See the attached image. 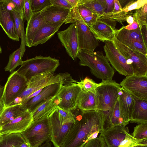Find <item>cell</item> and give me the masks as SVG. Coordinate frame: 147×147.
<instances>
[{
	"label": "cell",
	"instance_id": "6da1fadb",
	"mask_svg": "<svg viewBox=\"0 0 147 147\" xmlns=\"http://www.w3.org/2000/svg\"><path fill=\"white\" fill-rule=\"evenodd\" d=\"M79 110L74 114L75 121L60 147H83L104 130L107 117L105 112L98 110Z\"/></svg>",
	"mask_w": 147,
	"mask_h": 147
},
{
	"label": "cell",
	"instance_id": "7a4b0ae2",
	"mask_svg": "<svg viewBox=\"0 0 147 147\" xmlns=\"http://www.w3.org/2000/svg\"><path fill=\"white\" fill-rule=\"evenodd\" d=\"M77 57L80 60V65L88 67L96 78L102 80H112L114 69L102 51L79 50Z\"/></svg>",
	"mask_w": 147,
	"mask_h": 147
},
{
	"label": "cell",
	"instance_id": "3957f363",
	"mask_svg": "<svg viewBox=\"0 0 147 147\" xmlns=\"http://www.w3.org/2000/svg\"><path fill=\"white\" fill-rule=\"evenodd\" d=\"M76 82L68 72L58 74L46 73L34 76L28 81L23 91L10 105L21 104L32 94L51 84L61 83L65 85Z\"/></svg>",
	"mask_w": 147,
	"mask_h": 147
},
{
	"label": "cell",
	"instance_id": "277c9868",
	"mask_svg": "<svg viewBox=\"0 0 147 147\" xmlns=\"http://www.w3.org/2000/svg\"><path fill=\"white\" fill-rule=\"evenodd\" d=\"M59 65V60L55 58L39 55L23 61L16 71L28 81L32 77L41 74L54 73Z\"/></svg>",
	"mask_w": 147,
	"mask_h": 147
},
{
	"label": "cell",
	"instance_id": "5b68a950",
	"mask_svg": "<svg viewBox=\"0 0 147 147\" xmlns=\"http://www.w3.org/2000/svg\"><path fill=\"white\" fill-rule=\"evenodd\" d=\"M76 7L71 9L69 15L64 23L75 24L77 30L79 50L94 51L98 45V40L95 38L89 27L81 18Z\"/></svg>",
	"mask_w": 147,
	"mask_h": 147
},
{
	"label": "cell",
	"instance_id": "8992f818",
	"mask_svg": "<svg viewBox=\"0 0 147 147\" xmlns=\"http://www.w3.org/2000/svg\"><path fill=\"white\" fill-rule=\"evenodd\" d=\"M121 88L119 84L113 80H102L95 90L97 109L105 113L109 111L119 98Z\"/></svg>",
	"mask_w": 147,
	"mask_h": 147
},
{
	"label": "cell",
	"instance_id": "52a82bcc",
	"mask_svg": "<svg viewBox=\"0 0 147 147\" xmlns=\"http://www.w3.org/2000/svg\"><path fill=\"white\" fill-rule=\"evenodd\" d=\"M48 116L34 121L21 133L31 147H39L50 140L51 129Z\"/></svg>",
	"mask_w": 147,
	"mask_h": 147
},
{
	"label": "cell",
	"instance_id": "ba28073f",
	"mask_svg": "<svg viewBox=\"0 0 147 147\" xmlns=\"http://www.w3.org/2000/svg\"><path fill=\"white\" fill-rule=\"evenodd\" d=\"M28 81L15 71L11 73L4 88L1 99L5 107L9 106L26 87Z\"/></svg>",
	"mask_w": 147,
	"mask_h": 147
},
{
	"label": "cell",
	"instance_id": "9c48e42d",
	"mask_svg": "<svg viewBox=\"0 0 147 147\" xmlns=\"http://www.w3.org/2000/svg\"><path fill=\"white\" fill-rule=\"evenodd\" d=\"M113 41L119 52L127 59L132 67L134 74L147 75V56L130 49L115 37Z\"/></svg>",
	"mask_w": 147,
	"mask_h": 147
},
{
	"label": "cell",
	"instance_id": "30bf717a",
	"mask_svg": "<svg viewBox=\"0 0 147 147\" xmlns=\"http://www.w3.org/2000/svg\"><path fill=\"white\" fill-rule=\"evenodd\" d=\"M103 48L107 59L119 74L126 77L134 74L131 65L119 52L113 41L105 42Z\"/></svg>",
	"mask_w": 147,
	"mask_h": 147
},
{
	"label": "cell",
	"instance_id": "8fae6325",
	"mask_svg": "<svg viewBox=\"0 0 147 147\" xmlns=\"http://www.w3.org/2000/svg\"><path fill=\"white\" fill-rule=\"evenodd\" d=\"M81 90L75 82L63 85L55 97L56 106L66 110H75L77 108L78 98Z\"/></svg>",
	"mask_w": 147,
	"mask_h": 147
},
{
	"label": "cell",
	"instance_id": "7c38bea8",
	"mask_svg": "<svg viewBox=\"0 0 147 147\" xmlns=\"http://www.w3.org/2000/svg\"><path fill=\"white\" fill-rule=\"evenodd\" d=\"M50 126V141L55 147H60L67 136L72 122L63 123L56 108L49 116Z\"/></svg>",
	"mask_w": 147,
	"mask_h": 147
},
{
	"label": "cell",
	"instance_id": "4fadbf2b",
	"mask_svg": "<svg viewBox=\"0 0 147 147\" xmlns=\"http://www.w3.org/2000/svg\"><path fill=\"white\" fill-rule=\"evenodd\" d=\"M119 85L133 96L147 100V75L127 76Z\"/></svg>",
	"mask_w": 147,
	"mask_h": 147
},
{
	"label": "cell",
	"instance_id": "5bb4252c",
	"mask_svg": "<svg viewBox=\"0 0 147 147\" xmlns=\"http://www.w3.org/2000/svg\"><path fill=\"white\" fill-rule=\"evenodd\" d=\"M116 22L106 18H99L90 29L95 38L103 42L113 41L117 30Z\"/></svg>",
	"mask_w": 147,
	"mask_h": 147
},
{
	"label": "cell",
	"instance_id": "9a60e30c",
	"mask_svg": "<svg viewBox=\"0 0 147 147\" xmlns=\"http://www.w3.org/2000/svg\"><path fill=\"white\" fill-rule=\"evenodd\" d=\"M58 37L69 56L74 60L79 50L78 36L75 24H71L66 29L59 31Z\"/></svg>",
	"mask_w": 147,
	"mask_h": 147
},
{
	"label": "cell",
	"instance_id": "2e32d148",
	"mask_svg": "<svg viewBox=\"0 0 147 147\" xmlns=\"http://www.w3.org/2000/svg\"><path fill=\"white\" fill-rule=\"evenodd\" d=\"M63 85L61 83L51 84L44 87L37 95L26 102L24 104L31 113L39 105L55 97Z\"/></svg>",
	"mask_w": 147,
	"mask_h": 147
},
{
	"label": "cell",
	"instance_id": "e0dca14e",
	"mask_svg": "<svg viewBox=\"0 0 147 147\" xmlns=\"http://www.w3.org/2000/svg\"><path fill=\"white\" fill-rule=\"evenodd\" d=\"M33 121L32 113L28 111L3 125L0 133L3 135L22 133L28 128Z\"/></svg>",
	"mask_w": 147,
	"mask_h": 147
},
{
	"label": "cell",
	"instance_id": "ac0fdd59",
	"mask_svg": "<svg viewBox=\"0 0 147 147\" xmlns=\"http://www.w3.org/2000/svg\"><path fill=\"white\" fill-rule=\"evenodd\" d=\"M0 25L9 38L14 40L19 41L11 11L3 0L0 1Z\"/></svg>",
	"mask_w": 147,
	"mask_h": 147
},
{
	"label": "cell",
	"instance_id": "d6986e66",
	"mask_svg": "<svg viewBox=\"0 0 147 147\" xmlns=\"http://www.w3.org/2000/svg\"><path fill=\"white\" fill-rule=\"evenodd\" d=\"M40 12L46 23L53 24L65 22L69 15L71 10L51 5Z\"/></svg>",
	"mask_w": 147,
	"mask_h": 147
},
{
	"label": "cell",
	"instance_id": "ffe728a7",
	"mask_svg": "<svg viewBox=\"0 0 147 147\" xmlns=\"http://www.w3.org/2000/svg\"><path fill=\"white\" fill-rule=\"evenodd\" d=\"M106 114L104 129L116 126L125 127L129 122L122 112L119 98L113 107Z\"/></svg>",
	"mask_w": 147,
	"mask_h": 147
},
{
	"label": "cell",
	"instance_id": "44dd1931",
	"mask_svg": "<svg viewBox=\"0 0 147 147\" xmlns=\"http://www.w3.org/2000/svg\"><path fill=\"white\" fill-rule=\"evenodd\" d=\"M125 127L116 126L104 129L100 135L107 147H117L125 136Z\"/></svg>",
	"mask_w": 147,
	"mask_h": 147
},
{
	"label": "cell",
	"instance_id": "7402d4cb",
	"mask_svg": "<svg viewBox=\"0 0 147 147\" xmlns=\"http://www.w3.org/2000/svg\"><path fill=\"white\" fill-rule=\"evenodd\" d=\"M64 22L53 24L45 23L39 28L33 39L32 46L43 44L50 39L58 30Z\"/></svg>",
	"mask_w": 147,
	"mask_h": 147
},
{
	"label": "cell",
	"instance_id": "603a6c76",
	"mask_svg": "<svg viewBox=\"0 0 147 147\" xmlns=\"http://www.w3.org/2000/svg\"><path fill=\"white\" fill-rule=\"evenodd\" d=\"M40 11L33 12L27 22L25 33V45L29 47H32V41L35 34L45 23Z\"/></svg>",
	"mask_w": 147,
	"mask_h": 147
},
{
	"label": "cell",
	"instance_id": "cb8c5ba5",
	"mask_svg": "<svg viewBox=\"0 0 147 147\" xmlns=\"http://www.w3.org/2000/svg\"><path fill=\"white\" fill-rule=\"evenodd\" d=\"M28 111L23 104H19L5 107L0 114V130L5 124Z\"/></svg>",
	"mask_w": 147,
	"mask_h": 147
},
{
	"label": "cell",
	"instance_id": "d4e9b609",
	"mask_svg": "<svg viewBox=\"0 0 147 147\" xmlns=\"http://www.w3.org/2000/svg\"><path fill=\"white\" fill-rule=\"evenodd\" d=\"M77 108L82 111L97 110L95 92L82 90L78 96Z\"/></svg>",
	"mask_w": 147,
	"mask_h": 147
},
{
	"label": "cell",
	"instance_id": "484cf974",
	"mask_svg": "<svg viewBox=\"0 0 147 147\" xmlns=\"http://www.w3.org/2000/svg\"><path fill=\"white\" fill-rule=\"evenodd\" d=\"M132 96L134 100L135 104L131 120L130 122L139 124L147 123V100Z\"/></svg>",
	"mask_w": 147,
	"mask_h": 147
},
{
	"label": "cell",
	"instance_id": "4316f807",
	"mask_svg": "<svg viewBox=\"0 0 147 147\" xmlns=\"http://www.w3.org/2000/svg\"><path fill=\"white\" fill-rule=\"evenodd\" d=\"M119 98L120 107L124 115L130 122L131 120L135 101L133 96L121 87Z\"/></svg>",
	"mask_w": 147,
	"mask_h": 147
},
{
	"label": "cell",
	"instance_id": "83f0119b",
	"mask_svg": "<svg viewBox=\"0 0 147 147\" xmlns=\"http://www.w3.org/2000/svg\"><path fill=\"white\" fill-rule=\"evenodd\" d=\"M115 37L121 42L134 40L144 44L140 27L136 30H129L124 29L122 27L119 29L117 30Z\"/></svg>",
	"mask_w": 147,
	"mask_h": 147
},
{
	"label": "cell",
	"instance_id": "f1b7e54d",
	"mask_svg": "<svg viewBox=\"0 0 147 147\" xmlns=\"http://www.w3.org/2000/svg\"><path fill=\"white\" fill-rule=\"evenodd\" d=\"M55 97L46 101L39 105L32 113L33 121L46 116H49L56 109Z\"/></svg>",
	"mask_w": 147,
	"mask_h": 147
},
{
	"label": "cell",
	"instance_id": "f546056e",
	"mask_svg": "<svg viewBox=\"0 0 147 147\" xmlns=\"http://www.w3.org/2000/svg\"><path fill=\"white\" fill-rule=\"evenodd\" d=\"M25 51V48L20 46V48L12 53L9 56L7 64L5 70L12 73L18 66L21 65L23 61L22 58Z\"/></svg>",
	"mask_w": 147,
	"mask_h": 147
},
{
	"label": "cell",
	"instance_id": "4dcf8cb0",
	"mask_svg": "<svg viewBox=\"0 0 147 147\" xmlns=\"http://www.w3.org/2000/svg\"><path fill=\"white\" fill-rule=\"evenodd\" d=\"M11 11L14 21L16 34L19 38L21 39V45L25 47L23 13L18 11L14 8Z\"/></svg>",
	"mask_w": 147,
	"mask_h": 147
},
{
	"label": "cell",
	"instance_id": "1f68e13d",
	"mask_svg": "<svg viewBox=\"0 0 147 147\" xmlns=\"http://www.w3.org/2000/svg\"><path fill=\"white\" fill-rule=\"evenodd\" d=\"M2 136L0 147H14L16 144L25 139L21 133L5 134Z\"/></svg>",
	"mask_w": 147,
	"mask_h": 147
},
{
	"label": "cell",
	"instance_id": "d6a6232c",
	"mask_svg": "<svg viewBox=\"0 0 147 147\" xmlns=\"http://www.w3.org/2000/svg\"><path fill=\"white\" fill-rule=\"evenodd\" d=\"M124 139L117 147H134L138 146H147V138L139 139L134 138L126 130Z\"/></svg>",
	"mask_w": 147,
	"mask_h": 147
},
{
	"label": "cell",
	"instance_id": "836d02e7",
	"mask_svg": "<svg viewBox=\"0 0 147 147\" xmlns=\"http://www.w3.org/2000/svg\"><path fill=\"white\" fill-rule=\"evenodd\" d=\"M79 4L89 9L99 18L104 13V8L99 0H80Z\"/></svg>",
	"mask_w": 147,
	"mask_h": 147
},
{
	"label": "cell",
	"instance_id": "e575fe53",
	"mask_svg": "<svg viewBox=\"0 0 147 147\" xmlns=\"http://www.w3.org/2000/svg\"><path fill=\"white\" fill-rule=\"evenodd\" d=\"M135 10L133 15L134 21L138 23L140 28L144 25L147 26V3Z\"/></svg>",
	"mask_w": 147,
	"mask_h": 147
},
{
	"label": "cell",
	"instance_id": "d590c367",
	"mask_svg": "<svg viewBox=\"0 0 147 147\" xmlns=\"http://www.w3.org/2000/svg\"><path fill=\"white\" fill-rule=\"evenodd\" d=\"M76 83L82 90L94 92H95L96 89L100 84V83H96L93 80L87 77L80 82H76Z\"/></svg>",
	"mask_w": 147,
	"mask_h": 147
},
{
	"label": "cell",
	"instance_id": "8d00e7d4",
	"mask_svg": "<svg viewBox=\"0 0 147 147\" xmlns=\"http://www.w3.org/2000/svg\"><path fill=\"white\" fill-rule=\"evenodd\" d=\"M121 43L130 49L138 51L147 56V47L143 43L134 40Z\"/></svg>",
	"mask_w": 147,
	"mask_h": 147
},
{
	"label": "cell",
	"instance_id": "74e56055",
	"mask_svg": "<svg viewBox=\"0 0 147 147\" xmlns=\"http://www.w3.org/2000/svg\"><path fill=\"white\" fill-rule=\"evenodd\" d=\"M56 109L59 113L60 119L63 123H75V115L71 111L65 110L58 106H56Z\"/></svg>",
	"mask_w": 147,
	"mask_h": 147
},
{
	"label": "cell",
	"instance_id": "f35d334b",
	"mask_svg": "<svg viewBox=\"0 0 147 147\" xmlns=\"http://www.w3.org/2000/svg\"><path fill=\"white\" fill-rule=\"evenodd\" d=\"M131 135L137 139L147 138V123H141L136 125Z\"/></svg>",
	"mask_w": 147,
	"mask_h": 147
},
{
	"label": "cell",
	"instance_id": "ab89813d",
	"mask_svg": "<svg viewBox=\"0 0 147 147\" xmlns=\"http://www.w3.org/2000/svg\"><path fill=\"white\" fill-rule=\"evenodd\" d=\"M33 12L41 11L46 7L52 5L50 0H30Z\"/></svg>",
	"mask_w": 147,
	"mask_h": 147
},
{
	"label": "cell",
	"instance_id": "60d3db41",
	"mask_svg": "<svg viewBox=\"0 0 147 147\" xmlns=\"http://www.w3.org/2000/svg\"><path fill=\"white\" fill-rule=\"evenodd\" d=\"M146 3L147 0H132L122 8V11L125 13H127L132 10L141 8Z\"/></svg>",
	"mask_w": 147,
	"mask_h": 147
},
{
	"label": "cell",
	"instance_id": "b9f144b4",
	"mask_svg": "<svg viewBox=\"0 0 147 147\" xmlns=\"http://www.w3.org/2000/svg\"><path fill=\"white\" fill-rule=\"evenodd\" d=\"M76 9L79 15L82 20L95 14L87 7L80 4L78 5Z\"/></svg>",
	"mask_w": 147,
	"mask_h": 147
},
{
	"label": "cell",
	"instance_id": "7bdbcfd3",
	"mask_svg": "<svg viewBox=\"0 0 147 147\" xmlns=\"http://www.w3.org/2000/svg\"><path fill=\"white\" fill-rule=\"evenodd\" d=\"M30 0H25L24 4L23 9V16L24 20L28 21L33 14Z\"/></svg>",
	"mask_w": 147,
	"mask_h": 147
},
{
	"label": "cell",
	"instance_id": "ee69618b",
	"mask_svg": "<svg viewBox=\"0 0 147 147\" xmlns=\"http://www.w3.org/2000/svg\"><path fill=\"white\" fill-rule=\"evenodd\" d=\"M104 140L100 135L99 137L88 141L83 147H103Z\"/></svg>",
	"mask_w": 147,
	"mask_h": 147
},
{
	"label": "cell",
	"instance_id": "f6af8a7d",
	"mask_svg": "<svg viewBox=\"0 0 147 147\" xmlns=\"http://www.w3.org/2000/svg\"><path fill=\"white\" fill-rule=\"evenodd\" d=\"M52 5L59 7L71 9L73 8L67 0H50Z\"/></svg>",
	"mask_w": 147,
	"mask_h": 147
},
{
	"label": "cell",
	"instance_id": "bcb514c9",
	"mask_svg": "<svg viewBox=\"0 0 147 147\" xmlns=\"http://www.w3.org/2000/svg\"><path fill=\"white\" fill-rule=\"evenodd\" d=\"M16 10L23 13L25 0H11Z\"/></svg>",
	"mask_w": 147,
	"mask_h": 147
},
{
	"label": "cell",
	"instance_id": "7dc6e473",
	"mask_svg": "<svg viewBox=\"0 0 147 147\" xmlns=\"http://www.w3.org/2000/svg\"><path fill=\"white\" fill-rule=\"evenodd\" d=\"M104 13L111 12L114 6V0H105Z\"/></svg>",
	"mask_w": 147,
	"mask_h": 147
},
{
	"label": "cell",
	"instance_id": "c3c4849f",
	"mask_svg": "<svg viewBox=\"0 0 147 147\" xmlns=\"http://www.w3.org/2000/svg\"><path fill=\"white\" fill-rule=\"evenodd\" d=\"M141 31L142 37L143 38L144 43L147 47V26L144 25L141 28Z\"/></svg>",
	"mask_w": 147,
	"mask_h": 147
},
{
	"label": "cell",
	"instance_id": "681fc988",
	"mask_svg": "<svg viewBox=\"0 0 147 147\" xmlns=\"http://www.w3.org/2000/svg\"><path fill=\"white\" fill-rule=\"evenodd\" d=\"M122 7L119 1L118 0H114V6L111 13H115L119 12L122 10Z\"/></svg>",
	"mask_w": 147,
	"mask_h": 147
},
{
	"label": "cell",
	"instance_id": "f907efd6",
	"mask_svg": "<svg viewBox=\"0 0 147 147\" xmlns=\"http://www.w3.org/2000/svg\"><path fill=\"white\" fill-rule=\"evenodd\" d=\"M123 28L126 30H136L139 27V26L137 22L134 21L132 24H128L126 26H123Z\"/></svg>",
	"mask_w": 147,
	"mask_h": 147
},
{
	"label": "cell",
	"instance_id": "816d5d0a",
	"mask_svg": "<svg viewBox=\"0 0 147 147\" xmlns=\"http://www.w3.org/2000/svg\"><path fill=\"white\" fill-rule=\"evenodd\" d=\"M14 147H31L25 138L24 140L16 144Z\"/></svg>",
	"mask_w": 147,
	"mask_h": 147
},
{
	"label": "cell",
	"instance_id": "f5cc1de1",
	"mask_svg": "<svg viewBox=\"0 0 147 147\" xmlns=\"http://www.w3.org/2000/svg\"><path fill=\"white\" fill-rule=\"evenodd\" d=\"M68 2L73 8L77 6L80 2V0H67Z\"/></svg>",
	"mask_w": 147,
	"mask_h": 147
},
{
	"label": "cell",
	"instance_id": "db71d44e",
	"mask_svg": "<svg viewBox=\"0 0 147 147\" xmlns=\"http://www.w3.org/2000/svg\"><path fill=\"white\" fill-rule=\"evenodd\" d=\"M133 15H129L126 18V21L129 24H132L134 22L133 17L132 16Z\"/></svg>",
	"mask_w": 147,
	"mask_h": 147
},
{
	"label": "cell",
	"instance_id": "11a10c76",
	"mask_svg": "<svg viewBox=\"0 0 147 147\" xmlns=\"http://www.w3.org/2000/svg\"><path fill=\"white\" fill-rule=\"evenodd\" d=\"M39 147H52L51 143L50 140L48 141Z\"/></svg>",
	"mask_w": 147,
	"mask_h": 147
},
{
	"label": "cell",
	"instance_id": "9f6ffc18",
	"mask_svg": "<svg viewBox=\"0 0 147 147\" xmlns=\"http://www.w3.org/2000/svg\"><path fill=\"white\" fill-rule=\"evenodd\" d=\"M5 106L1 100H0V114L3 110Z\"/></svg>",
	"mask_w": 147,
	"mask_h": 147
},
{
	"label": "cell",
	"instance_id": "6f0895ef",
	"mask_svg": "<svg viewBox=\"0 0 147 147\" xmlns=\"http://www.w3.org/2000/svg\"><path fill=\"white\" fill-rule=\"evenodd\" d=\"M4 88V86H2L0 84V100H1L3 94Z\"/></svg>",
	"mask_w": 147,
	"mask_h": 147
},
{
	"label": "cell",
	"instance_id": "680465c9",
	"mask_svg": "<svg viewBox=\"0 0 147 147\" xmlns=\"http://www.w3.org/2000/svg\"><path fill=\"white\" fill-rule=\"evenodd\" d=\"M3 136L0 133V142H1L2 140Z\"/></svg>",
	"mask_w": 147,
	"mask_h": 147
},
{
	"label": "cell",
	"instance_id": "91938a15",
	"mask_svg": "<svg viewBox=\"0 0 147 147\" xmlns=\"http://www.w3.org/2000/svg\"><path fill=\"white\" fill-rule=\"evenodd\" d=\"M134 147H147V146H134Z\"/></svg>",
	"mask_w": 147,
	"mask_h": 147
},
{
	"label": "cell",
	"instance_id": "94428289",
	"mask_svg": "<svg viewBox=\"0 0 147 147\" xmlns=\"http://www.w3.org/2000/svg\"><path fill=\"white\" fill-rule=\"evenodd\" d=\"M2 53V49L0 46V54L1 53Z\"/></svg>",
	"mask_w": 147,
	"mask_h": 147
},
{
	"label": "cell",
	"instance_id": "6125c7cd",
	"mask_svg": "<svg viewBox=\"0 0 147 147\" xmlns=\"http://www.w3.org/2000/svg\"><path fill=\"white\" fill-rule=\"evenodd\" d=\"M1 1V0H0V1Z\"/></svg>",
	"mask_w": 147,
	"mask_h": 147
}]
</instances>
